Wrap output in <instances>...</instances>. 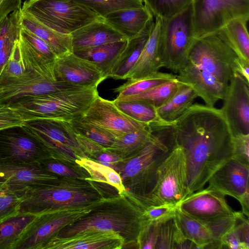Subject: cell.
Masks as SVG:
<instances>
[{"label": "cell", "mask_w": 249, "mask_h": 249, "mask_svg": "<svg viewBox=\"0 0 249 249\" xmlns=\"http://www.w3.org/2000/svg\"><path fill=\"white\" fill-rule=\"evenodd\" d=\"M228 84L221 108L233 136L249 133V83L236 73Z\"/></svg>", "instance_id": "obj_19"}, {"label": "cell", "mask_w": 249, "mask_h": 249, "mask_svg": "<svg viewBox=\"0 0 249 249\" xmlns=\"http://www.w3.org/2000/svg\"><path fill=\"white\" fill-rule=\"evenodd\" d=\"M176 79L177 75L172 73L158 71L145 77L127 79L125 83L113 90L118 93L117 96L118 98L133 96Z\"/></svg>", "instance_id": "obj_36"}, {"label": "cell", "mask_w": 249, "mask_h": 249, "mask_svg": "<svg viewBox=\"0 0 249 249\" xmlns=\"http://www.w3.org/2000/svg\"><path fill=\"white\" fill-rule=\"evenodd\" d=\"M176 228L175 217L160 223L155 249H173Z\"/></svg>", "instance_id": "obj_46"}, {"label": "cell", "mask_w": 249, "mask_h": 249, "mask_svg": "<svg viewBox=\"0 0 249 249\" xmlns=\"http://www.w3.org/2000/svg\"><path fill=\"white\" fill-rule=\"evenodd\" d=\"M180 84L177 79L157 86L140 94L116 97L115 101L139 100L147 102L156 108L167 102L175 93Z\"/></svg>", "instance_id": "obj_38"}, {"label": "cell", "mask_w": 249, "mask_h": 249, "mask_svg": "<svg viewBox=\"0 0 249 249\" xmlns=\"http://www.w3.org/2000/svg\"><path fill=\"white\" fill-rule=\"evenodd\" d=\"M150 126L153 137L150 142L131 158L118 163L115 170L126 191L138 199L152 190L159 167L177 145L173 123Z\"/></svg>", "instance_id": "obj_3"}, {"label": "cell", "mask_w": 249, "mask_h": 249, "mask_svg": "<svg viewBox=\"0 0 249 249\" xmlns=\"http://www.w3.org/2000/svg\"><path fill=\"white\" fill-rule=\"evenodd\" d=\"M53 70L56 81L81 89L97 87L107 78L94 63L73 52L57 57Z\"/></svg>", "instance_id": "obj_18"}, {"label": "cell", "mask_w": 249, "mask_h": 249, "mask_svg": "<svg viewBox=\"0 0 249 249\" xmlns=\"http://www.w3.org/2000/svg\"><path fill=\"white\" fill-rule=\"evenodd\" d=\"M37 215L18 213L0 223V249H16Z\"/></svg>", "instance_id": "obj_33"}, {"label": "cell", "mask_w": 249, "mask_h": 249, "mask_svg": "<svg viewBox=\"0 0 249 249\" xmlns=\"http://www.w3.org/2000/svg\"><path fill=\"white\" fill-rule=\"evenodd\" d=\"M95 204L62 208L37 215L16 249H42L61 229L89 213Z\"/></svg>", "instance_id": "obj_12"}, {"label": "cell", "mask_w": 249, "mask_h": 249, "mask_svg": "<svg viewBox=\"0 0 249 249\" xmlns=\"http://www.w3.org/2000/svg\"><path fill=\"white\" fill-rule=\"evenodd\" d=\"M241 213L234 212L231 214L203 222L210 230L213 239L212 243L207 249H220V240L226 234L234 228Z\"/></svg>", "instance_id": "obj_43"}, {"label": "cell", "mask_w": 249, "mask_h": 249, "mask_svg": "<svg viewBox=\"0 0 249 249\" xmlns=\"http://www.w3.org/2000/svg\"><path fill=\"white\" fill-rule=\"evenodd\" d=\"M249 165L232 158L218 169L209 179L208 187L240 202L242 212L249 215Z\"/></svg>", "instance_id": "obj_15"}, {"label": "cell", "mask_w": 249, "mask_h": 249, "mask_svg": "<svg viewBox=\"0 0 249 249\" xmlns=\"http://www.w3.org/2000/svg\"><path fill=\"white\" fill-rule=\"evenodd\" d=\"M195 39L192 4L172 18L161 19L158 54L162 67L178 73L188 63L190 51Z\"/></svg>", "instance_id": "obj_7"}, {"label": "cell", "mask_w": 249, "mask_h": 249, "mask_svg": "<svg viewBox=\"0 0 249 249\" xmlns=\"http://www.w3.org/2000/svg\"><path fill=\"white\" fill-rule=\"evenodd\" d=\"M25 124L21 115L11 105L0 104V130Z\"/></svg>", "instance_id": "obj_49"}, {"label": "cell", "mask_w": 249, "mask_h": 249, "mask_svg": "<svg viewBox=\"0 0 249 249\" xmlns=\"http://www.w3.org/2000/svg\"><path fill=\"white\" fill-rule=\"evenodd\" d=\"M177 79L191 86L206 105L211 107H213L219 100H223L228 86L189 61L178 72Z\"/></svg>", "instance_id": "obj_22"}, {"label": "cell", "mask_w": 249, "mask_h": 249, "mask_svg": "<svg viewBox=\"0 0 249 249\" xmlns=\"http://www.w3.org/2000/svg\"><path fill=\"white\" fill-rule=\"evenodd\" d=\"M21 0H0V26L12 13L21 9Z\"/></svg>", "instance_id": "obj_54"}, {"label": "cell", "mask_w": 249, "mask_h": 249, "mask_svg": "<svg viewBox=\"0 0 249 249\" xmlns=\"http://www.w3.org/2000/svg\"><path fill=\"white\" fill-rule=\"evenodd\" d=\"M124 240L113 231H87L66 237H53L42 249H121Z\"/></svg>", "instance_id": "obj_21"}, {"label": "cell", "mask_w": 249, "mask_h": 249, "mask_svg": "<svg viewBox=\"0 0 249 249\" xmlns=\"http://www.w3.org/2000/svg\"><path fill=\"white\" fill-rule=\"evenodd\" d=\"M233 148L232 158L249 165V133L233 136Z\"/></svg>", "instance_id": "obj_50"}, {"label": "cell", "mask_w": 249, "mask_h": 249, "mask_svg": "<svg viewBox=\"0 0 249 249\" xmlns=\"http://www.w3.org/2000/svg\"><path fill=\"white\" fill-rule=\"evenodd\" d=\"M24 126L43 144L51 158L76 163L79 158L86 157L68 120H35L25 122Z\"/></svg>", "instance_id": "obj_10"}, {"label": "cell", "mask_w": 249, "mask_h": 249, "mask_svg": "<svg viewBox=\"0 0 249 249\" xmlns=\"http://www.w3.org/2000/svg\"><path fill=\"white\" fill-rule=\"evenodd\" d=\"M186 166L182 148L178 144L159 167L155 183L144 197L138 199L143 209L178 204L186 196Z\"/></svg>", "instance_id": "obj_8"}, {"label": "cell", "mask_w": 249, "mask_h": 249, "mask_svg": "<svg viewBox=\"0 0 249 249\" xmlns=\"http://www.w3.org/2000/svg\"><path fill=\"white\" fill-rule=\"evenodd\" d=\"M175 219L184 236L193 242L197 249H207L213 241L205 224L182 212L177 207Z\"/></svg>", "instance_id": "obj_35"}, {"label": "cell", "mask_w": 249, "mask_h": 249, "mask_svg": "<svg viewBox=\"0 0 249 249\" xmlns=\"http://www.w3.org/2000/svg\"><path fill=\"white\" fill-rule=\"evenodd\" d=\"M184 153L186 196L203 188L211 176L233 156V135L221 109L193 104L173 122Z\"/></svg>", "instance_id": "obj_1"}, {"label": "cell", "mask_w": 249, "mask_h": 249, "mask_svg": "<svg viewBox=\"0 0 249 249\" xmlns=\"http://www.w3.org/2000/svg\"><path fill=\"white\" fill-rule=\"evenodd\" d=\"M76 118L106 129L116 137L124 133L150 126L128 116L117 107L113 100L105 99L99 95Z\"/></svg>", "instance_id": "obj_16"}, {"label": "cell", "mask_w": 249, "mask_h": 249, "mask_svg": "<svg viewBox=\"0 0 249 249\" xmlns=\"http://www.w3.org/2000/svg\"><path fill=\"white\" fill-rule=\"evenodd\" d=\"M161 23V19L155 17L152 32L138 59L126 75L125 79L145 77L158 72L162 67L158 54Z\"/></svg>", "instance_id": "obj_26"}, {"label": "cell", "mask_w": 249, "mask_h": 249, "mask_svg": "<svg viewBox=\"0 0 249 249\" xmlns=\"http://www.w3.org/2000/svg\"><path fill=\"white\" fill-rule=\"evenodd\" d=\"M154 17L161 19L172 18L189 7L193 0H143Z\"/></svg>", "instance_id": "obj_42"}, {"label": "cell", "mask_w": 249, "mask_h": 249, "mask_svg": "<svg viewBox=\"0 0 249 249\" xmlns=\"http://www.w3.org/2000/svg\"><path fill=\"white\" fill-rule=\"evenodd\" d=\"M195 38L215 34L230 20L249 16V0H193Z\"/></svg>", "instance_id": "obj_11"}, {"label": "cell", "mask_w": 249, "mask_h": 249, "mask_svg": "<svg viewBox=\"0 0 249 249\" xmlns=\"http://www.w3.org/2000/svg\"><path fill=\"white\" fill-rule=\"evenodd\" d=\"M75 136L78 144L86 158L89 159L105 149L102 145L79 134L75 133Z\"/></svg>", "instance_id": "obj_51"}, {"label": "cell", "mask_w": 249, "mask_h": 249, "mask_svg": "<svg viewBox=\"0 0 249 249\" xmlns=\"http://www.w3.org/2000/svg\"><path fill=\"white\" fill-rule=\"evenodd\" d=\"M107 196L100 184L88 178L60 177L50 184L28 191L19 213L38 215L62 208L87 206Z\"/></svg>", "instance_id": "obj_4"}, {"label": "cell", "mask_w": 249, "mask_h": 249, "mask_svg": "<svg viewBox=\"0 0 249 249\" xmlns=\"http://www.w3.org/2000/svg\"><path fill=\"white\" fill-rule=\"evenodd\" d=\"M30 71L35 70L32 68L21 50L18 39L15 42L9 57L1 71L0 82L18 77Z\"/></svg>", "instance_id": "obj_40"}, {"label": "cell", "mask_w": 249, "mask_h": 249, "mask_svg": "<svg viewBox=\"0 0 249 249\" xmlns=\"http://www.w3.org/2000/svg\"><path fill=\"white\" fill-rule=\"evenodd\" d=\"M89 159L92 160L100 163H110L117 164L122 161L121 157L115 153L108 151L105 149L97 153Z\"/></svg>", "instance_id": "obj_55"}, {"label": "cell", "mask_w": 249, "mask_h": 249, "mask_svg": "<svg viewBox=\"0 0 249 249\" xmlns=\"http://www.w3.org/2000/svg\"><path fill=\"white\" fill-rule=\"evenodd\" d=\"M160 224L148 223L141 230L137 240L138 249H155Z\"/></svg>", "instance_id": "obj_48"}, {"label": "cell", "mask_w": 249, "mask_h": 249, "mask_svg": "<svg viewBox=\"0 0 249 249\" xmlns=\"http://www.w3.org/2000/svg\"><path fill=\"white\" fill-rule=\"evenodd\" d=\"M80 89L58 82L52 75L30 71L18 77L0 82V104L11 105L29 96Z\"/></svg>", "instance_id": "obj_14"}, {"label": "cell", "mask_w": 249, "mask_h": 249, "mask_svg": "<svg viewBox=\"0 0 249 249\" xmlns=\"http://www.w3.org/2000/svg\"><path fill=\"white\" fill-rule=\"evenodd\" d=\"M220 249H245L234 228L221 239Z\"/></svg>", "instance_id": "obj_53"}, {"label": "cell", "mask_w": 249, "mask_h": 249, "mask_svg": "<svg viewBox=\"0 0 249 249\" xmlns=\"http://www.w3.org/2000/svg\"><path fill=\"white\" fill-rule=\"evenodd\" d=\"M18 42L32 69L43 71L53 65L57 57L50 47L33 33L21 27Z\"/></svg>", "instance_id": "obj_27"}, {"label": "cell", "mask_w": 249, "mask_h": 249, "mask_svg": "<svg viewBox=\"0 0 249 249\" xmlns=\"http://www.w3.org/2000/svg\"><path fill=\"white\" fill-rule=\"evenodd\" d=\"M51 158L43 144L24 125L0 130V160L18 165L38 164Z\"/></svg>", "instance_id": "obj_13"}, {"label": "cell", "mask_w": 249, "mask_h": 249, "mask_svg": "<svg viewBox=\"0 0 249 249\" xmlns=\"http://www.w3.org/2000/svg\"><path fill=\"white\" fill-rule=\"evenodd\" d=\"M197 97L191 86L180 82L178 90L171 98L156 108L157 113L163 121L173 123L193 104Z\"/></svg>", "instance_id": "obj_32"}, {"label": "cell", "mask_w": 249, "mask_h": 249, "mask_svg": "<svg viewBox=\"0 0 249 249\" xmlns=\"http://www.w3.org/2000/svg\"><path fill=\"white\" fill-rule=\"evenodd\" d=\"M177 206L164 205L147 207L144 209V215L147 223L160 224L175 217Z\"/></svg>", "instance_id": "obj_47"}, {"label": "cell", "mask_w": 249, "mask_h": 249, "mask_svg": "<svg viewBox=\"0 0 249 249\" xmlns=\"http://www.w3.org/2000/svg\"><path fill=\"white\" fill-rule=\"evenodd\" d=\"M138 0L141 1H142V2H143V0Z\"/></svg>", "instance_id": "obj_57"}, {"label": "cell", "mask_w": 249, "mask_h": 249, "mask_svg": "<svg viewBox=\"0 0 249 249\" xmlns=\"http://www.w3.org/2000/svg\"><path fill=\"white\" fill-rule=\"evenodd\" d=\"M147 223L142 204L126 191L95 203L89 213L61 229L54 237H66L87 231H113L124 239V248L138 249L139 235Z\"/></svg>", "instance_id": "obj_2"}, {"label": "cell", "mask_w": 249, "mask_h": 249, "mask_svg": "<svg viewBox=\"0 0 249 249\" xmlns=\"http://www.w3.org/2000/svg\"><path fill=\"white\" fill-rule=\"evenodd\" d=\"M72 52L126 39L103 18L89 23L71 35Z\"/></svg>", "instance_id": "obj_23"}, {"label": "cell", "mask_w": 249, "mask_h": 249, "mask_svg": "<svg viewBox=\"0 0 249 249\" xmlns=\"http://www.w3.org/2000/svg\"><path fill=\"white\" fill-rule=\"evenodd\" d=\"M20 10L50 29L71 35L79 28L103 18L72 0H26Z\"/></svg>", "instance_id": "obj_6"}, {"label": "cell", "mask_w": 249, "mask_h": 249, "mask_svg": "<svg viewBox=\"0 0 249 249\" xmlns=\"http://www.w3.org/2000/svg\"><path fill=\"white\" fill-rule=\"evenodd\" d=\"M99 96L97 87L29 96L10 105L25 122L39 119L69 120L80 116Z\"/></svg>", "instance_id": "obj_5"}, {"label": "cell", "mask_w": 249, "mask_h": 249, "mask_svg": "<svg viewBox=\"0 0 249 249\" xmlns=\"http://www.w3.org/2000/svg\"><path fill=\"white\" fill-rule=\"evenodd\" d=\"M96 13L104 18L113 12L127 8H138L144 3L138 0H72Z\"/></svg>", "instance_id": "obj_41"}, {"label": "cell", "mask_w": 249, "mask_h": 249, "mask_svg": "<svg viewBox=\"0 0 249 249\" xmlns=\"http://www.w3.org/2000/svg\"><path fill=\"white\" fill-rule=\"evenodd\" d=\"M74 131L88 138L105 148L113 145L116 136L111 132L78 118L68 120Z\"/></svg>", "instance_id": "obj_39"}, {"label": "cell", "mask_w": 249, "mask_h": 249, "mask_svg": "<svg viewBox=\"0 0 249 249\" xmlns=\"http://www.w3.org/2000/svg\"><path fill=\"white\" fill-rule=\"evenodd\" d=\"M185 214L205 222L234 213L225 199V196L209 187L186 196L177 205Z\"/></svg>", "instance_id": "obj_20"}, {"label": "cell", "mask_w": 249, "mask_h": 249, "mask_svg": "<svg viewBox=\"0 0 249 249\" xmlns=\"http://www.w3.org/2000/svg\"><path fill=\"white\" fill-rule=\"evenodd\" d=\"M153 18L151 12L144 4L141 7L113 12L103 19L128 40L139 35Z\"/></svg>", "instance_id": "obj_24"}, {"label": "cell", "mask_w": 249, "mask_h": 249, "mask_svg": "<svg viewBox=\"0 0 249 249\" xmlns=\"http://www.w3.org/2000/svg\"><path fill=\"white\" fill-rule=\"evenodd\" d=\"M39 165L46 171L60 177L87 179L88 173L77 163H72L49 158L40 163Z\"/></svg>", "instance_id": "obj_44"}, {"label": "cell", "mask_w": 249, "mask_h": 249, "mask_svg": "<svg viewBox=\"0 0 249 249\" xmlns=\"http://www.w3.org/2000/svg\"><path fill=\"white\" fill-rule=\"evenodd\" d=\"M23 196L0 187V223L19 213Z\"/></svg>", "instance_id": "obj_45"}, {"label": "cell", "mask_w": 249, "mask_h": 249, "mask_svg": "<svg viewBox=\"0 0 249 249\" xmlns=\"http://www.w3.org/2000/svg\"><path fill=\"white\" fill-rule=\"evenodd\" d=\"M154 18L139 35L128 40L125 47L111 67L107 78L116 80L125 79L126 75L138 59L152 32L155 22Z\"/></svg>", "instance_id": "obj_25"}, {"label": "cell", "mask_w": 249, "mask_h": 249, "mask_svg": "<svg viewBox=\"0 0 249 249\" xmlns=\"http://www.w3.org/2000/svg\"><path fill=\"white\" fill-rule=\"evenodd\" d=\"M234 229L245 249H249V222L248 219L245 218L242 212L237 219Z\"/></svg>", "instance_id": "obj_52"}, {"label": "cell", "mask_w": 249, "mask_h": 249, "mask_svg": "<svg viewBox=\"0 0 249 249\" xmlns=\"http://www.w3.org/2000/svg\"><path fill=\"white\" fill-rule=\"evenodd\" d=\"M127 41L126 39L109 43L73 53L77 56L94 63L107 78L111 67L125 47Z\"/></svg>", "instance_id": "obj_31"}, {"label": "cell", "mask_w": 249, "mask_h": 249, "mask_svg": "<svg viewBox=\"0 0 249 249\" xmlns=\"http://www.w3.org/2000/svg\"><path fill=\"white\" fill-rule=\"evenodd\" d=\"M197 249L196 244L186 238L177 225L173 249Z\"/></svg>", "instance_id": "obj_56"}, {"label": "cell", "mask_w": 249, "mask_h": 249, "mask_svg": "<svg viewBox=\"0 0 249 249\" xmlns=\"http://www.w3.org/2000/svg\"><path fill=\"white\" fill-rule=\"evenodd\" d=\"M59 177L39 163L18 165L0 160V187L22 196L28 191L50 184Z\"/></svg>", "instance_id": "obj_17"}, {"label": "cell", "mask_w": 249, "mask_h": 249, "mask_svg": "<svg viewBox=\"0 0 249 249\" xmlns=\"http://www.w3.org/2000/svg\"><path fill=\"white\" fill-rule=\"evenodd\" d=\"M76 163L88 174V179L103 186H109L119 194L126 191L119 174L112 168L86 157H80Z\"/></svg>", "instance_id": "obj_34"}, {"label": "cell", "mask_w": 249, "mask_h": 249, "mask_svg": "<svg viewBox=\"0 0 249 249\" xmlns=\"http://www.w3.org/2000/svg\"><path fill=\"white\" fill-rule=\"evenodd\" d=\"M189 61L218 81L228 85L242 60L215 33L196 38L190 51Z\"/></svg>", "instance_id": "obj_9"}, {"label": "cell", "mask_w": 249, "mask_h": 249, "mask_svg": "<svg viewBox=\"0 0 249 249\" xmlns=\"http://www.w3.org/2000/svg\"><path fill=\"white\" fill-rule=\"evenodd\" d=\"M153 137V130L150 126L117 136L113 145L105 149L119 156L123 162L138 153L150 142Z\"/></svg>", "instance_id": "obj_30"}, {"label": "cell", "mask_w": 249, "mask_h": 249, "mask_svg": "<svg viewBox=\"0 0 249 249\" xmlns=\"http://www.w3.org/2000/svg\"><path fill=\"white\" fill-rule=\"evenodd\" d=\"M21 27L44 41L56 57L72 52L70 35L59 33L39 22L30 15L20 10Z\"/></svg>", "instance_id": "obj_28"}, {"label": "cell", "mask_w": 249, "mask_h": 249, "mask_svg": "<svg viewBox=\"0 0 249 249\" xmlns=\"http://www.w3.org/2000/svg\"><path fill=\"white\" fill-rule=\"evenodd\" d=\"M249 16L236 18L215 33L242 61L247 63H249Z\"/></svg>", "instance_id": "obj_29"}, {"label": "cell", "mask_w": 249, "mask_h": 249, "mask_svg": "<svg viewBox=\"0 0 249 249\" xmlns=\"http://www.w3.org/2000/svg\"><path fill=\"white\" fill-rule=\"evenodd\" d=\"M117 107L129 117L150 125L166 124L159 116L156 108L139 100H113Z\"/></svg>", "instance_id": "obj_37"}]
</instances>
